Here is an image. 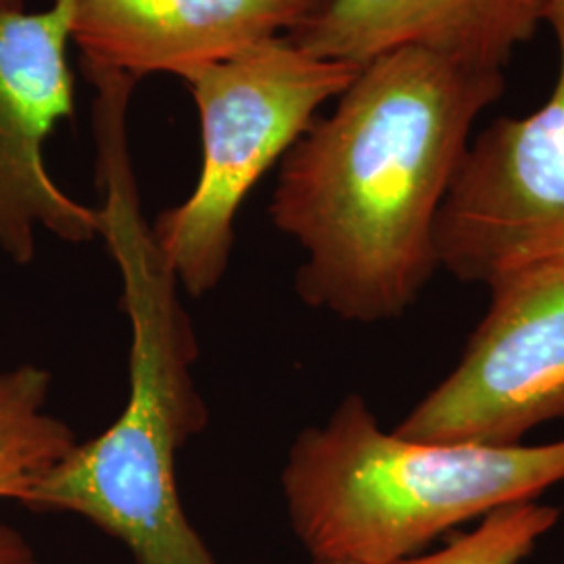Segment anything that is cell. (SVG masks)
<instances>
[{
  "label": "cell",
  "instance_id": "obj_1",
  "mask_svg": "<svg viewBox=\"0 0 564 564\" xmlns=\"http://www.w3.org/2000/svg\"><path fill=\"white\" fill-rule=\"evenodd\" d=\"M505 72L403 46L368 61L279 163L270 223L295 291L343 323L400 321L440 270L435 224Z\"/></svg>",
  "mask_w": 564,
  "mask_h": 564
},
{
  "label": "cell",
  "instance_id": "obj_2",
  "mask_svg": "<svg viewBox=\"0 0 564 564\" xmlns=\"http://www.w3.org/2000/svg\"><path fill=\"white\" fill-rule=\"evenodd\" d=\"M93 130L101 188V239L121 276L130 323L128 398L101 435L78 442L21 500L34 512H65L120 542L134 564H220L182 506L178 454L205 431L209 410L195 383L199 356L181 284L165 262L128 147L137 80L90 72Z\"/></svg>",
  "mask_w": 564,
  "mask_h": 564
},
{
  "label": "cell",
  "instance_id": "obj_3",
  "mask_svg": "<svg viewBox=\"0 0 564 564\" xmlns=\"http://www.w3.org/2000/svg\"><path fill=\"white\" fill-rule=\"evenodd\" d=\"M564 481V440L429 444L384 431L358 393L293 440L282 466L289 524L312 563L395 564L502 506Z\"/></svg>",
  "mask_w": 564,
  "mask_h": 564
},
{
  "label": "cell",
  "instance_id": "obj_4",
  "mask_svg": "<svg viewBox=\"0 0 564 564\" xmlns=\"http://www.w3.org/2000/svg\"><path fill=\"white\" fill-rule=\"evenodd\" d=\"M358 72L282 34L184 78L199 111L202 172L193 193L151 223L182 291L203 297L218 289L242 203Z\"/></svg>",
  "mask_w": 564,
  "mask_h": 564
},
{
  "label": "cell",
  "instance_id": "obj_5",
  "mask_svg": "<svg viewBox=\"0 0 564 564\" xmlns=\"http://www.w3.org/2000/svg\"><path fill=\"white\" fill-rule=\"evenodd\" d=\"M484 321L395 433L429 444L521 445L564 421V256L489 286Z\"/></svg>",
  "mask_w": 564,
  "mask_h": 564
},
{
  "label": "cell",
  "instance_id": "obj_6",
  "mask_svg": "<svg viewBox=\"0 0 564 564\" xmlns=\"http://www.w3.org/2000/svg\"><path fill=\"white\" fill-rule=\"evenodd\" d=\"M547 101L473 137L435 224L440 268L468 284L564 256V34Z\"/></svg>",
  "mask_w": 564,
  "mask_h": 564
},
{
  "label": "cell",
  "instance_id": "obj_7",
  "mask_svg": "<svg viewBox=\"0 0 564 564\" xmlns=\"http://www.w3.org/2000/svg\"><path fill=\"white\" fill-rule=\"evenodd\" d=\"M69 42V0L0 13V256L18 265L36 258L39 230L74 245L101 239L99 207L67 195L44 160L48 137L76 111Z\"/></svg>",
  "mask_w": 564,
  "mask_h": 564
},
{
  "label": "cell",
  "instance_id": "obj_8",
  "mask_svg": "<svg viewBox=\"0 0 564 564\" xmlns=\"http://www.w3.org/2000/svg\"><path fill=\"white\" fill-rule=\"evenodd\" d=\"M80 63L139 82L186 78L314 13L307 0H69Z\"/></svg>",
  "mask_w": 564,
  "mask_h": 564
},
{
  "label": "cell",
  "instance_id": "obj_9",
  "mask_svg": "<svg viewBox=\"0 0 564 564\" xmlns=\"http://www.w3.org/2000/svg\"><path fill=\"white\" fill-rule=\"evenodd\" d=\"M540 23L538 0H324L286 36L316 57L356 67L419 46L505 72Z\"/></svg>",
  "mask_w": 564,
  "mask_h": 564
},
{
  "label": "cell",
  "instance_id": "obj_10",
  "mask_svg": "<svg viewBox=\"0 0 564 564\" xmlns=\"http://www.w3.org/2000/svg\"><path fill=\"white\" fill-rule=\"evenodd\" d=\"M53 377L36 364L0 370V500L23 496L78 444L72 426L48 412Z\"/></svg>",
  "mask_w": 564,
  "mask_h": 564
},
{
  "label": "cell",
  "instance_id": "obj_11",
  "mask_svg": "<svg viewBox=\"0 0 564 564\" xmlns=\"http://www.w3.org/2000/svg\"><path fill=\"white\" fill-rule=\"evenodd\" d=\"M561 519L556 506L524 500L485 514L473 531L442 550L416 554L395 564H519Z\"/></svg>",
  "mask_w": 564,
  "mask_h": 564
},
{
  "label": "cell",
  "instance_id": "obj_12",
  "mask_svg": "<svg viewBox=\"0 0 564 564\" xmlns=\"http://www.w3.org/2000/svg\"><path fill=\"white\" fill-rule=\"evenodd\" d=\"M0 564H41L30 542L7 523H0Z\"/></svg>",
  "mask_w": 564,
  "mask_h": 564
},
{
  "label": "cell",
  "instance_id": "obj_13",
  "mask_svg": "<svg viewBox=\"0 0 564 564\" xmlns=\"http://www.w3.org/2000/svg\"><path fill=\"white\" fill-rule=\"evenodd\" d=\"M540 18L552 25L554 34H564V0H538Z\"/></svg>",
  "mask_w": 564,
  "mask_h": 564
},
{
  "label": "cell",
  "instance_id": "obj_14",
  "mask_svg": "<svg viewBox=\"0 0 564 564\" xmlns=\"http://www.w3.org/2000/svg\"><path fill=\"white\" fill-rule=\"evenodd\" d=\"M25 7V0H0V13L4 11H21Z\"/></svg>",
  "mask_w": 564,
  "mask_h": 564
},
{
  "label": "cell",
  "instance_id": "obj_15",
  "mask_svg": "<svg viewBox=\"0 0 564 564\" xmlns=\"http://www.w3.org/2000/svg\"><path fill=\"white\" fill-rule=\"evenodd\" d=\"M307 2L312 4V9H314V11H318V9L323 7L324 0H307Z\"/></svg>",
  "mask_w": 564,
  "mask_h": 564
},
{
  "label": "cell",
  "instance_id": "obj_16",
  "mask_svg": "<svg viewBox=\"0 0 564 564\" xmlns=\"http://www.w3.org/2000/svg\"><path fill=\"white\" fill-rule=\"evenodd\" d=\"M312 564H347V563H312Z\"/></svg>",
  "mask_w": 564,
  "mask_h": 564
},
{
  "label": "cell",
  "instance_id": "obj_17",
  "mask_svg": "<svg viewBox=\"0 0 564 564\" xmlns=\"http://www.w3.org/2000/svg\"><path fill=\"white\" fill-rule=\"evenodd\" d=\"M564 564V563H563Z\"/></svg>",
  "mask_w": 564,
  "mask_h": 564
}]
</instances>
